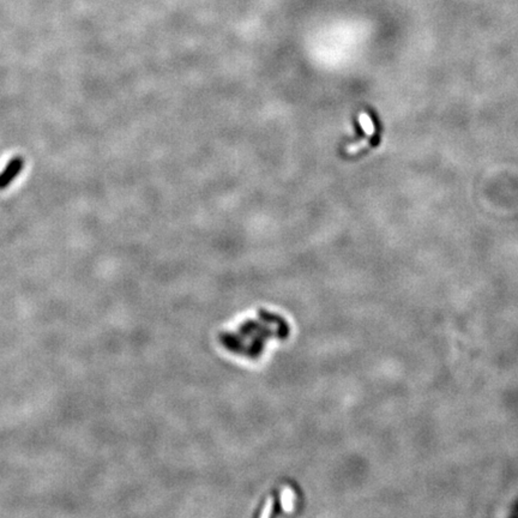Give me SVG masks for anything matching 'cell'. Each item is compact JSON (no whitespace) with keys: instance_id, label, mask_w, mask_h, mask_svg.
Listing matches in <instances>:
<instances>
[{"instance_id":"obj_2","label":"cell","mask_w":518,"mask_h":518,"mask_svg":"<svg viewBox=\"0 0 518 518\" xmlns=\"http://www.w3.org/2000/svg\"><path fill=\"white\" fill-rule=\"evenodd\" d=\"M359 122H360L361 129L364 130L365 134H366L368 138L376 134V126H374V122L372 121L371 117H369L366 112H361V113H360Z\"/></svg>"},{"instance_id":"obj_1","label":"cell","mask_w":518,"mask_h":518,"mask_svg":"<svg viewBox=\"0 0 518 518\" xmlns=\"http://www.w3.org/2000/svg\"><path fill=\"white\" fill-rule=\"evenodd\" d=\"M285 328L275 316H262L258 320H249L239 329L238 333L229 335L227 339L229 349L240 354L254 355L262 349L267 339L272 335H284Z\"/></svg>"},{"instance_id":"obj_3","label":"cell","mask_w":518,"mask_h":518,"mask_svg":"<svg viewBox=\"0 0 518 518\" xmlns=\"http://www.w3.org/2000/svg\"><path fill=\"white\" fill-rule=\"evenodd\" d=\"M367 145H368V139H362L358 143H353V144L348 145V147H347V152L351 155H354L358 151H360V150L365 149Z\"/></svg>"}]
</instances>
